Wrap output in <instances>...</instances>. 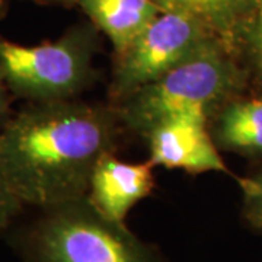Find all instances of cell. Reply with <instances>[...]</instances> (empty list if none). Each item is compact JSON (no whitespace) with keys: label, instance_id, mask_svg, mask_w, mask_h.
Wrapping results in <instances>:
<instances>
[{"label":"cell","instance_id":"cell-12","mask_svg":"<svg viewBox=\"0 0 262 262\" xmlns=\"http://www.w3.org/2000/svg\"><path fill=\"white\" fill-rule=\"evenodd\" d=\"M242 191V219L252 232L262 236V166L244 178H236Z\"/></svg>","mask_w":262,"mask_h":262},{"label":"cell","instance_id":"cell-7","mask_svg":"<svg viewBox=\"0 0 262 262\" xmlns=\"http://www.w3.org/2000/svg\"><path fill=\"white\" fill-rule=\"evenodd\" d=\"M153 166L147 163H128L105 155L95 166L88 198L105 217L125 223L130 210L153 192Z\"/></svg>","mask_w":262,"mask_h":262},{"label":"cell","instance_id":"cell-15","mask_svg":"<svg viewBox=\"0 0 262 262\" xmlns=\"http://www.w3.org/2000/svg\"><path fill=\"white\" fill-rule=\"evenodd\" d=\"M44 2H50V3H60V5H73V3H77V0H44Z\"/></svg>","mask_w":262,"mask_h":262},{"label":"cell","instance_id":"cell-1","mask_svg":"<svg viewBox=\"0 0 262 262\" xmlns=\"http://www.w3.org/2000/svg\"><path fill=\"white\" fill-rule=\"evenodd\" d=\"M118 114L77 99L27 102L0 128V169L24 206L88 195L95 166L113 153Z\"/></svg>","mask_w":262,"mask_h":262},{"label":"cell","instance_id":"cell-16","mask_svg":"<svg viewBox=\"0 0 262 262\" xmlns=\"http://www.w3.org/2000/svg\"><path fill=\"white\" fill-rule=\"evenodd\" d=\"M6 12V0H0V18L5 15Z\"/></svg>","mask_w":262,"mask_h":262},{"label":"cell","instance_id":"cell-3","mask_svg":"<svg viewBox=\"0 0 262 262\" xmlns=\"http://www.w3.org/2000/svg\"><path fill=\"white\" fill-rule=\"evenodd\" d=\"M245 69L215 38L194 56L118 103V118L144 137L156 125L182 114L217 111L244 91Z\"/></svg>","mask_w":262,"mask_h":262},{"label":"cell","instance_id":"cell-8","mask_svg":"<svg viewBox=\"0 0 262 262\" xmlns=\"http://www.w3.org/2000/svg\"><path fill=\"white\" fill-rule=\"evenodd\" d=\"M77 5L111 39L115 54L122 53L162 12L153 0H77Z\"/></svg>","mask_w":262,"mask_h":262},{"label":"cell","instance_id":"cell-14","mask_svg":"<svg viewBox=\"0 0 262 262\" xmlns=\"http://www.w3.org/2000/svg\"><path fill=\"white\" fill-rule=\"evenodd\" d=\"M12 94L6 84V80L3 77V73L0 70V128L9 121L10 117L13 115L12 111Z\"/></svg>","mask_w":262,"mask_h":262},{"label":"cell","instance_id":"cell-2","mask_svg":"<svg viewBox=\"0 0 262 262\" xmlns=\"http://www.w3.org/2000/svg\"><path fill=\"white\" fill-rule=\"evenodd\" d=\"M37 210L28 223L5 233L20 262H168L159 248L105 217L88 195Z\"/></svg>","mask_w":262,"mask_h":262},{"label":"cell","instance_id":"cell-11","mask_svg":"<svg viewBox=\"0 0 262 262\" xmlns=\"http://www.w3.org/2000/svg\"><path fill=\"white\" fill-rule=\"evenodd\" d=\"M234 56L251 79L262 91V0L241 28L234 41Z\"/></svg>","mask_w":262,"mask_h":262},{"label":"cell","instance_id":"cell-4","mask_svg":"<svg viewBox=\"0 0 262 262\" xmlns=\"http://www.w3.org/2000/svg\"><path fill=\"white\" fill-rule=\"evenodd\" d=\"M98 38L76 25L56 41L20 46L0 37V70L13 98L27 102L70 101L94 83Z\"/></svg>","mask_w":262,"mask_h":262},{"label":"cell","instance_id":"cell-10","mask_svg":"<svg viewBox=\"0 0 262 262\" xmlns=\"http://www.w3.org/2000/svg\"><path fill=\"white\" fill-rule=\"evenodd\" d=\"M162 10L181 12L206 25L234 53V41L259 0H153Z\"/></svg>","mask_w":262,"mask_h":262},{"label":"cell","instance_id":"cell-9","mask_svg":"<svg viewBox=\"0 0 262 262\" xmlns=\"http://www.w3.org/2000/svg\"><path fill=\"white\" fill-rule=\"evenodd\" d=\"M211 137L219 150L262 156V98H233L215 111Z\"/></svg>","mask_w":262,"mask_h":262},{"label":"cell","instance_id":"cell-5","mask_svg":"<svg viewBox=\"0 0 262 262\" xmlns=\"http://www.w3.org/2000/svg\"><path fill=\"white\" fill-rule=\"evenodd\" d=\"M215 38L195 18L181 12L162 10L128 47L115 54L110 88L111 99L122 102L133 92L158 80Z\"/></svg>","mask_w":262,"mask_h":262},{"label":"cell","instance_id":"cell-6","mask_svg":"<svg viewBox=\"0 0 262 262\" xmlns=\"http://www.w3.org/2000/svg\"><path fill=\"white\" fill-rule=\"evenodd\" d=\"M208 115L182 114L165 120L146 136L149 140V163L189 173H230L211 133L207 128Z\"/></svg>","mask_w":262,"mask_h":262},{"label":"cell","instance_id":"cell-13","mask_svg":"<svg viewBox=\"0 0 262 262\" xmlns=\"http://www.w3.org/2000/svg\"><path fill=\"white\" fill-rule=\"evenodd\" d=\"M24 204L8 185L0 169V236L13 226L15 220L24 210Z\"/></svg>","mask_w":262,"mask_h":262}]
</instances>
